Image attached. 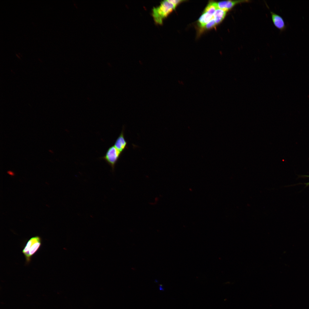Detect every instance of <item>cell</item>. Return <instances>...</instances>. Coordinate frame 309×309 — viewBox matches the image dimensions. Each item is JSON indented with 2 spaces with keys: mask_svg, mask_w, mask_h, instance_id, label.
<instances>
[{
  "mask_svg": "<svg viewBox=\"0 0 309 309\" xmlns=\"http://www.w3.org/2000/svg\"><path fill=\"white\" fill-rule=\"evenodd\" d=\"M176 7L171 0L162 1L158 6L152 9V15L155 23L159 25L162 24L164 19L175 9Z\"/></svg>",
  "mask_w": 309,
  "mask_h": 309,
  "instance_id": "obj_1",
  "label": "cell"
},
{
  "mask_svg": "<svg viewBox=\"0 0 309 309\" xmlns=\"http://www.w3.org/2000/svg\"><path fill=\"white\" fill-rule=\"evenodd\" d=\"M41 238L38 236L31 238L27 242L22 252L27 263L30 261L31 257L38 250L41 244Z\"/></svg>",
  "mask_w": 309,
  "mask_h": 309,
  "instance_id": "obj_2",
  "label": "cell"
},
{
  "mask_svg": "<svg viewBox=\"0 0 309 309\" xmlns=\"http://www.w3.org/2000/svg\"><path fill=\"white\" fill-rule=\"evenodd\" d=\"M122 153L113 145L108 148L104 155L101 157V159L105 161L114 171L115 166Z\"/></svg>",
  "mask_w": 309,
  "mask_h": 309,
  "instance_id": "obj_3",
  "label": "cell"
},
{
  "mask_svg": "<svg viewBox=\"0 0 309 309\" xmlns=\"http://www.w3.org/2000/svg\"><path fill=\"white\" fill-rule=\"evenodd\" d=\"M249 1L246 0H227L219 1L217 4L218 9L227 12L239 4Z\"/></svg>",
  "mask_w": 309,
  "mask_h": 309,
  "instance_id": "obj_4",
  "label": "cell"
},
{
  "mask_svg": "<svg viewBox=\"0 0 309 309\" xmlns=\"http://www.w3.org/2000/svg\"><path fill=\"white\" fill-rule=\"evenodd\" d=\"M124 129V127L123 126L121 133L116 139L114 145L122 153L127 148V142L125 138Z\"/></svg>",
  "mask_w": 309,
  "mask_h": 309,
  "instance_id": "obj_5",
  "label": "cell"
},
{
  "mask_svg": "<svg viewBox=\"0 0 309 309\" xmlns=\"http://www.w3.org/2000/svg\"><path fill=\"white\" fill-rule=\"evenodd\" d=\"M270 13L272 19L275 26L281 32L285 31L287 26L282 17L273 12Z\"/></svg>",
  "mask_w": 309,
  "mask_h": 309,
  "instance_id": "obj_6",
  "label": "cell"
},
{
  "mask_svg": "<svg viewBox=\"0 0 309 309\" xmlns=\"http://www.w3.org/2000/svg\"><path fill=\"white\" fill-rule=\"evenodd\" d=\"M227 11L218 9L213 15L212 18L214 20L217 25L221 23L224 19Z\"/></svg>",
  "mask_w": 309,
  "mask_h": 309,
  "instance_id": "obj_7",
  "label": "cell"
},
{
  "mask_svg": "<svg viewBox=\"0 0 309 309\" xmlns=\"http://www.w3.org/2000/svg\"><path fill=\"white\" fill-rule=\"evenodd\" d=\"M213 15L205 12L203 13L198 20V23L199 27L204 28L205 25L212 18Z\"/></svg>",
  "mask_w": 309,
  "mask_h": 309,
  "instance_id": "obj_8",
  "label": "cell"
},
{
  "mask_svg": "<svg viewBox=\"0 0 309 309\" xmlns=\"http://www.w3.org/2000/svg\"><path fill=\"white\" fill-rule=\"evenodd\" d=\"M218 9L217 3L213 1L210 2L207 5L203 12H207L213 15L215 11Z\"/></svg>",
  "mask_w": 309,
  "mask_h": 309,
  "instance_id": "obj_9",
  "label": "cell"
},
{
  "mask_svg": "<svg viewBox=\"0 0 309 309\" xmlns=\"http://www.w3.org/2000/svg\"><path fill=\"white\" fill-rule=\"evenodd\" d=\"M216 25L215 21L213 18H212V19L205 25L204 28L206 29H209L215 27Z\"/></svg>",
  "mask_w": 309,
  "mask_h": 309,
  "instance_id": "obj_10",
  "label": "cell"
},
{
  "mask_svg": "<svg viewBox=\"0 0 309 309\" xmlns=\"http://www.w3.org/2000/svg\"><path fill=\"white\" fill-rule=\"evenodd\" d=\"M171 1L176 7L181 2L184 1L180 0H171Z\"/></svg>",
  "mask_w": 309,
  "mask_h": 309,
  "instance_id": "obj_11",
  "label": "cell"
},
{
  "mask_svg": "<svg viewBox=\"0 0 309 309\" xmlns=\"http://www.w3.org/2000/svg\"><path fill=\"white\" fill-rule=\"evenodd\" d=\"M7 173L9 174V175H14V173H13V172H12L11 171H9Z\"/></svg>",
  "mask_w": 309,
  "mask_h": 309,
  "instance_id": "obj_12",
  "label": "cell"
},
{
  "mask_svg": "<svg viewBox=\"0 0 309 309\" xmlns=\"http://www.w3.org/2000/svg\"><path fill=\"white\" fill-rule=\"evenodd\" d=\"M159 289L160 290H163V288H162V285H160Z\"/></svg>",
  "mask_w": 309,
  "mask_h": 309,
  "instance_id": "obj_13",
  "label": "cell"
}]
</instances>
